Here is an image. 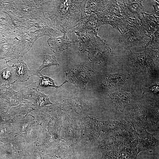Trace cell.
Segmentation results:
<instances>
[{
    "label": "cell",
    "instance_id": "6da1fadb",
    "mask_svg": "<svg viewBox=\"0 0 159 159\" xmlns=\"http://www.w3.org/2000/svg\"><path fill=\"white\" fill-rule=\"evenodd\" d=\"M75 32L80 41L79 50L81 53L88 52L90 62L101 63L111 52L107 41L96 36L93 32Z\"/></svg>",
    "mask_w": 159,
    "mask_h": 159
},
{
    "label": "cell",
    "instance_id": "7a4b0ae2",
    "mask_svg": "<svg viewBox=\"0 0 159 159\" xmlns=\"http://www.w3.org/2000/svg\"><path fill=\"white\" fill-rule=\"evenodd\" d=\"M122 34L119 39L120 42L126 49L135 46L146 48L148 39L141 21L139 19L131 18L128 31Z\"/></svg>",
    "mask_w": 159,
    "mask_h": 159
},
{
    "label": "cell",
    "instance_id": "3957f363",
    "mask_svg": "<svg viewBox=\"0 0 159 159\" xmlns=\"http://www.w3.org/2000/svg\"><path fill=\"white\" fill-rule=\"evenodd\" d=\"M140 21L148 39L147 47L158 50L159 18L153 14H142Z\"/></svg>",
    "mask_w": 159,
    "mask_h": 159
},
{
    "label": "cell",
    "instance_id": "277c9868",
    "mask_svg": "<svg viewBox=\"0 0 159 159\" xmlns=\"http://www.w3.org/2000/svg\"><path fill=\"white\" fill-rule=\"evenodd\" d=\"M65 72L66 80L59 86L67 81H70L77 87L84 89L94 71L87 66L78 65L74 66L68 72Z\"/></svg>",
    "mask_w": 159,
    "mask_h": 159
},
{
    "label": "cell",
    "instance_id": "5b68a950",
    "mask_svg": "<svg viewBox=\"0 0 159 159\" xmlns=\"http://www.w3.org/2000/svg\"><path fill=\"white\" fill-rule=\"evenodd\" d=\"M129 58L130 66L140 74L150 73L155 68V65L152 58L145 51L140 53L131 52Z\"/></svg>",
    "mask_w": 159,
    "mask_h": 159
},
{
    "label": "cell",
    "instance_id": "8992f818",
    "mask_svg": "<svg viewBox=\"0 0 159 159\" xmlns=\"http://www.w3.org/2000/svg\"><path fill=\"white\" fill-rule=\"evenodd\" d=\"M119 4L120 13L127 18L141 20L144 8L141 0H124Z\"/></svg>",
    "mask_w": 159,
    "mask_h": 159
},
{
    "label": "cell",
    "instance_id": "52a82bcc",
    "mask_svg": "<svg viewBox=\"0 0 159 159\" xmlns=\"http://www.w3.org/2000/svg\"><path fill=\"white\" fill-rule=\"evenodd\" d=\"M77 41L74 39L70 40L67 36L66 32H64L62 37H50L47 42L49 49L54 53L58 54L74 44Z\"/></svg>",
    "mask_w": 159,
    "mask_h": 159
},
{
    "label": "cell",
    "instance_id": "ba28073f",
    "mask_svg": "<svg viewBox=\"0 0 159 159\" xmlns=\"http://www.w3.org/2000/svg\"><path fill=\"white\" fill-rule=\"evenodd\" d=\"M11 126L13 132L20 135L24 133L27 128L34 123V116L30 114L15 116L12 117Z\"/></svg>",
    "mask_w": 159,
    "mask_h": 159
},
{
    "label": "cell",
    "instance_id": "9c48e42d",
    "mask_svg": "<svg viewBox=\"0 0 159 159\" xmlns=\"http://www.w3.org/2000/svg\"><path fill=\"white\" fill-rule=\"evenodd\" d=\"M111 98L110 104L117 110L122 111L125 107L130 103V93L118 90L109 95Z\"/></svg>",
    "mask_w": 159,
    "mask_h": 159
},
{
    "label": "cell",
    "instance_id": "30bf717a",
    "mask_svg": "<svg viewBox=\"0 0 159 159\" xmlns=\"http://www.w3.org/2000/svg\"><path fill=\"white\" fill-rule=\"evenodd\" d=\"M0 141L6 147L13 150H24L26 147L25 140L23 138L14 132L1 139Z\"/></svg>",
    "mask_w": 159,
    "mask_h": 159
},
{
    "label": "cell",
    "instance_id": "8fae6325",
    "mask_svg": "<svg viewBox=\"0 0 159 159\" xmlns=\"http://www.w3.org/2000/svg\"><path fill=\"white\" fill-rule=\"evenodd\" d=\"M6 86L2 85L1 98L6 100L9 104L7 112L11 107L19 104L22 98L20 93L14 91L10 86L7 87Z\"/></svg>",
    "mask_w": 159,
    "mask_h": 159
},
{
    "label": "cell",
    "instance_id": "7c38bea8",
    "mask_svg": "<svg viewBox=\"0 0 159 159\" xmlns=\"http://www.w3.org/2000/svg\"><path fill=\"white\" fill-rule=\"evenodd\" d=\"M14 66L16 82L26 81L31 76H37L36 70H29L27 65L23 61H21L19 64Z\"/></svg>",
    "mask_w": 159,
    "mask_h": 159
},
{
    "label": "cell",
    "instance_id": "4fadbf2b",
    "mask_svg": "<svg viewBox=\"0 0 159 159\" xmlns=\"http://www.w3.org/2000/svg\"><path fill=\"white\" fill-rule=\"evenodd\" d=\"M42 129L34 121V123L21 135L25 140L26 146L32 145L37 141Z\"/></svg>",
    "mask_w": 159,
    "mask_h": 159
},
{
    "label": "cell",
    "instance_id": "5bb4252c",
    "mask_svg": "<svg viewBox=\"0 0 159 159\" xmlns=\"http://www.w3.org/2000/svg\"><path fill=\"white\" fill-rule=\"evenodd\" d=\"M57 142L45 129H42L38 138L34 144L39 150H44L52 149Z\"/></svg>",
    "mask_w": 159,
    "mask_h": 159
},
{
    "label": "cell",
    "instance_id": "9a60e30c",
    "mask_svg": "<svg viewBox=\"0 0 159 159\" xmlns=\"http://www.w3.org/2000/svg\"><path fill=\"white\" fill-rule=\"evenodd\" d=\"M34 110L33 105L31 101L22 98L19 104L11 107L7 112L12 117L17 115H25Z\"/></svg>",
    "mask_w": 159,
    "mask_h": 159
},
{
    "label": "cell",
    "instance_id": "2e32d148",
    "mask_svg": "<svg viewBox=\"0 0 159 159\" xmlns=\"http://www.w3.org/2000/svg\"><path fill=\"white\" fill-rule=\"evenodd\" d=\"M6 68L0 72V86L2 85L10 86L16 82L14 65L9 66L6 63Z\"/></svg>",
    "mask_w": 159,
    "mask_h": 159
},
{
    "label": "cell",
    "instance_id": "e0dca14e",
    "mask_svg": "<svg viewBox=\"0 0 159 159\" xmlns=\"http://www.w3.org/2000/svg\"><path fill=\"white\" fill-rule=\"evenodd\" d=\"M128 78V74L125 73L111 74L106 77L102 85L105 86L114 87L118 84L125 82Z\"/></svg>",
    "mask_w": 159,
    "mask_h": 159
},
{
    "label": "cell",
    "instance_id": "ac0fdd59",
    "mask_svg": "<svg viewBox=\"0 0 159 159\" xmlns=\"http://www.w3.org/2000/svg\"><path fill=\"white\" fill-rule=\"evenodd\" d=\"M33 105L35 110H39L48 104H52L49 100V95H45L39 89L33 99L30 101Z\"/></svg>",
    "mask_w": 159,
    "mask_h": 159
},
{
    "label": "cell",
    "instance_id": "d6986e66",
    "mask_svg": "<svg viewBox=\"0 0 159 159\" xmlns=\"http://www.w3.org/2000/svg\"><path fill=\"white\" fill-rule=\"evenodd\" d=\"M38 88L37 83L34 82L28 86L22 87L18 92L21 94L23 99L32 100L36 94L39 89Z\"/></svg>",
    "mask_w": 159,
    "mask_h": 159
},
{
    "label": "cell",
    "instance_id": "ffe728a7",
    "mask_svg": "<svg viewBox=\"0 0 159 159\" xmlns=\"http://www.w3.org/2000/svg\"><path fill=\"white\" fill-rule=\"evenodd\" d=\"M52 66H59L55 57L54 55L48 54L44 55L42 64L36 70L37 76L39 75L43 69L46 67L49 68Z\"/></svg>",
    "mask_w": 159,
    "mask_h": 159
},
{
    "label": "cell",
    "instance_id": "44dd1931",
    "mask_svg": "<svg viewBox=\"0 0 159 159\" xmlns=\"http://www.w3.org/2000/svg\"><path fill=\"white\" fill-rule=\"evenodd\" d=\"M41 76H38L39 78V84L38 86L44 87H52L56 88H58L59 86L56 85L54 83V80L51 78L39 74Z\"/></svg>",
    "mask_w": 159,
    "mask_h": 159
},
{
    "label": "cell",
    "instance_id": "7402d4cb",
    "mask_svg": "<svg viewBox=\"0 0 159 159\" xmlns=\"http://www.w3.org/2000/svg\"><path fill=\"white\" fill-rule=\"evenodd\" d=\"M12 118L8 112H0V126L8 125L11 126Z\"/></svg>",
    "mask_w": 159,
    "mask_h": 159
},
{
    "label": "cell",
    "instance_id": "603a6c76",
    "mask_svg": "<svg viewBox=\"0 0 159 159\" xmlns=\"http://www.w3.org/2000/svg\"><path fill=\"white\" fill-rule=\"evenodd\" d=\"M13 132V127L10 125L0 126V140L8 136Z\"/></svg>",
    "mask_w": 159,
    "mask_h": 159
},
{
    "label": "cell",
    "instance_id": "cb8c5ba5",
    "mask_svg": "<svg viewBox=\"0 0 159 159\" xmlns=\"http://www.w3.org/2000/svg\"><path fill=\"white\" fill-rule=\"evenodd\" d=\"M143 95L145 93L149 92L154 95H158L159 92V84L158 83L153 84L148 87L143 89Z\"/></svg>",
    "mask_w": 159,
    "mask_h": 159
},
{
    "label": "cell",
    "instance_id": "d4e9b609",
    "mask_svg": "<svg viewBox=\"0 0 159 159\" xmlns=\"http://www.w3.org/2000/svg\"><path fill=\"white\" fill-rule=\"evenodd\" d=\"M9 104L5 100L0 98V112L6 111Z\"/></svg>",
    "mask_w": 159,
    "mask_h": 159
},
{
    "label": "cell",
    "instance_id": "484cf974",
    "mask_svg": "<svg viewBox=\"0 0 159 159\" xmlns=\"http://www.w3.org/2000/svg\"><path fill=\"white\" fill-rule=\"evenodd\" d=\"M5 158L4 145L0 141V159H5Z\"/></svg>",
    "mask_w": 159,
    "mask_h": 159
},
{
    "label": "cell",
    "instance_id": "4316f807",
    "mask_svg": "<svg viewBox=\"0 0 159 159\" xmlns=\"http://www.w3.org/2000/svg\"><path fill=\"white\" fill-rule=\"evenodd\" d=\"M156 4L153 6L154 9V13L153 14L154 15L155 14L158 16H159V4L157 2H155Z\"/></svg>",
    "mask_w": 159,
    "mask_h": 159
}]
</instances>
